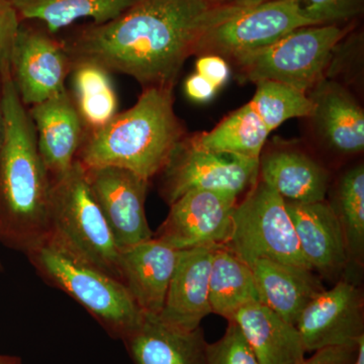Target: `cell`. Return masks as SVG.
Segmentation results:
<instances>
[{"instance_id":"cell-13","label":"cell","mask_w":364,"mask_h":364,"mask_svg":"<svg viewBox=\"0 0 364 364\" xmlns=\"http://www.w3.org/2000/svg\"><path fill=\"white\" fill-rule=\"evenodd\" d=\"M296 327L306 352L355 345L364 336L363 293L352 282L340 280L314 298Z\"/></svg>"},{"instance_id":"cell-23","label":"cell","mask_w":364,"mask_h":364,"mask_svg":"<svg viewBox=\"0 0 364 364\" xmlns=\"http://www.w3.org/2000/svg\"><path fill=\"white\" fill-rule=\"evenodd\" d=\"M21 21H35L57 35L90 18L100 25L114 20L138 0H11Z\"/></svg>"},{"instance_id":"cell-33","label":"cell","mask_w":364,"mask_h":364,"mask_svg":"<svg viewBox=\"0 0 364 364\" xmlns=\"http://www.w3.org/2000/svg\"><path fill=\"white\" fill-rule=\"evenodd\" d=\"M356 348L358 343L348 346L324 347L314 351L315 353L312 358H304L298 364H353Z\"/></svg>"},{"instance_id":"cell-11","label":"cell","mask_w":364,"mask_h":364,"mask_svg":"<svg viewBox=\"0 0 364 364\" xmlns=\"http://www.w3.org/2000/svg\"><path fill=\"white\" fill-rule=\"evenodd\" d=\"M237 200V196L219 191H189L170 205L154 237L177 251L222 247L231 233Z\"/></svg>"},{"instance_id":"cell-6","label":"cell","mask_w":364,"mask_h":364,"mask_svg":"<svg viewBox=\"0 0 364 364\" xmlns=\"http://www.w3.org/2000/svg\"><path fill=\"white\" fill-rule=\"evenodd\" d=\"M223 247L250 267L257 260L268 259L311 269L286 200L259 178L235 205L231 233Z\"/></svg>"},{"instance_id":"cell-8","label":"cell","mask_w":364,"mask_h":364,"mask_svg":"<svg viewBox=\"0 0 364 364\" xmlns=\"http://www.w3.org/2000/svg\"><path fill=\"white\" fill-rule=\"evenodd\" d=\"M259 164L260 159L202 149L186 136L160 173L161 195L169 205L191 191H219L239 198L257 182Z\"/></svg>"},{"instance_id":"cell-35","label":"cell","mask_w":364,"mask_h":364,"mask_svg":"<svg viewBox=\"0 0 364 364\" xmlns=\"http://www.w3.org/2000/svg\"><path fill=\"white\" fill-rule=\"evenodd\" d=\"M272 1V0H226V4H233L237 6H252L263 2Z\"/></svg>"},{"instance_id":"cell-31","label":"cell","mask_w":364,"mask_h":364,"mask_svg":"<svg viewBox=\"0 0 364 364\" xmlns=\"http://www.w3.org/2000/svg\"><path fill=\"white\" fill-rule=\"evenodd\" d=\"M21 20L11 0H0V77L11 74V60Z\"/></svg>"},{"instance_id":"cell-9","label":"cell","mask_w":364,"mask_h":364,"mask_svg":"<svg viewBox=\"0 0 364 364\" xmlns=\"http://www.w3.org/2000/svg\"><path fill=\"white\" fill-rule=\"evenodd\" d=\"M308 26L313 25L299 11L296 0H272L241 6L205 33L196 55H217L236 62Z\"/></svg>"},{"instance_id":"cell-29","label":"cell","mask_w":364,"mask_h":364,"mask_svg":"<svg viewBox=\"0 0 364 364\" xmlns=\"http://www.w3.org/2000/svg\"><path fill=\"white\" fill-rule=\"evenodd\" d=\"M224 336L205 346V364H259L234 321H228Z\"/></svg>"},{"instance_id":"cell-30","label":"cell","mask_w":364,"mask_h":364,"mask_svg":"<svg viewBox=\"0 0 364 364\" xmlns=\"http://www.w3.org/2000/svg\"><path fill=\"white\" fill-rule=\"evenodd\" d=\"M299 11L313 26L336 25L363 11L364 0H296Z\"/></svg>"},{"instance_id":"cell-39","label":"cell","mask_w":364,"mask_h":364,"mask_svg":"<svg viewBox=\"0 0 364 364\" xmlns=\"http://www.w3.org/2000/svg\"><path fill=\"white\" fill-rule=\"evenodd\" d=\"M208 1L213 2V4H226V0H208Z\"/></svg>"},{"instance_id":"cell-17","label":"cell","mask_w":364,"mask_h":364,"mask_svg":"<svg viewBox=\"0 0 364 364\" xmlns=\"http://www.w3.org/2000/svg\"><path fill=\"white\" fill-rule=\"evenodd\" d=\"M178 255L154 236L122 251L123 284L144 315L162 312Z\"/></svg>"},{"instance_id":"cell-27","label":"cell","mask_w":364,"mask_h":364,"mask_svg":"<svg viewBox=\"0 0 364 364\" xmlns=\"http://www.w3.org/2000/svg\"><path fill=\"white\" fill-rule=\"evenodd\" d=\"M343 232L349 263L363 267L364 259V167L359 164L339 179L330 203Z\"/></svg>"},{"instance_id":"cell-14","label":"cell","mask_w":364,"mask_h":364,"mask_svg":"<svg viewBox=\"0 0 364 364\" xmlns=\"http://www.w3.org/2000/svg\"><path fill=\"white\" fill-rule=\"evenodd\" d=\"M37 136L38 149L52 182L75 163L85 129L68 90L28 107Z\"/></svg>"},{"instance_id":"cell-7","label":"cell","mask_w":364,"mask_h":364,"mask_svg":"<svg viewBox=\"0 0 364 364\" xmlns=\"http://www.w3.org/2000/svg\"><path fill=\"white\" fill-rule=\"evenodd\" d=\"M344 35L336 25L303 26L235 63L243 80L277 81L308 93L324 79Z\"/></svg>"},{"instance_id":"cell-16","label":"cell","mask_w":364,"mask_h":364,"mask_svg":"<svg viewBox=\"0 0 364 364\" xmlns=\"http://www.w3.org/2000/svg\"><path fill=\"white\" fill-rule=\"evenodd\" d=\"M299 248L311 269L336 277L348 265L343 232L327 200L311 203L286 202Z\"/></svg>"},{"instance_id":"cell-10","label":"cell","mask_w":364,"mask_h":364,"mask_svg":"<svg viewBox=\"0 0 364 364\" xmlns=\"http://www.w3.org/2000/svg\"><path fill=\"white\" fill-rule=\"evenodd\" d=\"M72 62L61 39L35 21H21L11 60V77L26 107L67 90Z\"/></svg>"},{"instance_id":"cell-19","label":"cell","mask_w":364,"mask_h":364,"mask_svg":"<svg viewBox=\"0 0 364 364\" xmlns=\"http://www.w3.org/2000/svg\"><path fill=\"white\" fill-rule=\"evenodd\" d=\"M313 119L331 149L344 155L364 149V112L350 93L334 81L323 79L310 95Z\"/></svg>"},{"instance_id":"cell-12","label":"cell","mask_w":364,"mask_h":364,"mask_svg":"<svg viewBox=\"0 0 364 364\" xmlns=\"http://www.w3.org/2000/svg\"><path fill=\"white\" fill-rule=\"evenodd\" d=\"M83 168L121 252L153 238L145 213L149 181L119 167Z\"/></svg>"},{"instance_id":"cell-18","label":"cell","mask_w":364,"mask_h":364,"mask_svg":"<svg viewBox=\"0 0 364 364\" xmlns=\"http://www.w3.org/2000/svg\"><path fill=\"white\" fill-rule=\"evenodd\" d=\"M122 342L135 364H205L207 341L200 327L186 331L145 315Z\"/></svg>"},{"instance_id":"cell-32","label":"cell","mask_w":364,"mask_h":364,"mask_svg":"<svg viewBox=\"0 0 364 364\" xmlns=\"http://www.w3.org/2000/svg\"><path fill=\"white\" fill-rule=\"evenodd\" d=\"M196 72L207 79L217 90L226 85L231 74L226 59L217 55H200L196 63Z\"/></svg>"},{"instance_id":"cell-24","label":"cell","mask_w":364,"mask_h":364,"mask_svg":"<svg viewBox=\"0 0 364 364\" xmlns=\"http://www.w3.org/2000/svg\"><path fill=\"white\" fill-rule=\"evenodd\" d=\"M208 299L212 313L228 321L244 306L259 301L252 268L223 246L213 257Z\"/></svg>"},{"instance_id":"cell-4","label":"cell","mask_w":364,"mask_h":364,"mask_svg":"<svg viewBox=\"0 0 364 364\" xmlns=\"http://www.w3.org/2000/svg\"><path fill=\"white\" fill-rule=\"evenodd\" d=\"M25 255L41 279L77 301L112 338L122 341L145 317L123 282L86 259L52 230Z\"/></svg>"},{"instance_id":"cell-5","label":"cell","mask_w":364,"mask_h":364,"mask_svg":"<svg viewBox=\"0 0 364 364\" xmlns=\"http://www.w3.org/2000/svg\"><path fill=\"white\" fill-rule=\"evenodd\" d=\"M50 230L86 259L123 282L121 250L77 160L66 174L51 183Z\"/></svg>"},{"instance_id":"cell-1","label":"cell","mask_w":364,"mask_h":364,"mask_svg":"<svg viewBox=\"0 0 364 364\" xmlns=\"http://www.w3.org/2000/svg\"><path fill=\"white\" fill-rule=\"evenodd\" d=\"M241 6L208 0H138L105 23L60 38L71 62L87 61L136 79L144 88L174 87L203 36Z\"/></svg>"},{"instance_id":"cell-2","label":"cell","mask_w":364,"mask_h":364,"mask_svg":"<svg viewBox=\"0 0 364 364\" xmlns=\"http://www.w3.org/2000/svg\"><path fill=\"white\" fill-rule=\"evenodd\" d=\"M0 243L25 254L49 233L51 181L11 74L0 77Z\"/></svg>"},{"instance_id":"cell-40","label":"cell","mask_w":364,"mask_h":364,"mask_svg":"<svg viewBox=\"0 0 364 364\" xmlns=\"http://www.w3.org/2000/svg\"><path fill=\"white\" fill-rule=\"evenodd\" d=\"M2 269H4V267H2L1 261H0V272H1Z\"/></svg>"},{"instance_id":"cell-26","label":"cell","mask_w":364,"mask_h":364,"mask_svg":"<svg viewBox=\"0 0 364 364\" xmlns=\"http://www.w3.org/2000/svg\"><path fill=\"white\" fill-rule=\"evenodd\" d=\"M269 134L248 102L225 117L212 131L188 139L202 149L260 159Z\"/></svg>"},{"instance_id":"cell-38","label":"cell","mask_w":364,"mask_h":364,"mask_svg":"<svg viewBox=\"0 0 364 364\" xmlns=\"http://www.w3.org/2000/svg\"><path fill=\"white\" fill-rule=\"evenodd\" d=\"M2 135H4V119H2L1 104H0V145H1Z\"/></svg>"},{"instance_id":"cell-25","label":"cell","mask_w":364,"mask_h":364,"mask_svg":"<svg viewBox=\"0 0 364 364\" xmlns=\"http://www.w3.org/2000/svg\"><path fill=\"white\" fill-rule=\"evenodd\" d=\"M70 92L85 132L97 130L111 122L119 102L111 72L92 62L72 63Z\"/></svg>"},{"instance_id":"cell-36","label":"cell","mask_w":364,"mask_h":364,"mask_svg":"<svg viewBox=\"0 0 364 364\" xmlns=\"http://www.w3.org/2000/svg\"><path fill=\"white\" fill-rule=\"evenodd\" d=\"M353 364H364V336L358 340Z\"/></svg>"},{"instance_id":"cell-15","label":"cell","mask_w":364,"mask_h":364,"mask_svg":"<svg viewBox=\"0 0 364 364\" xmlns=\"http://www.w3.org/2000/svg\"><path fill=\"white\" fill-rule=\"evenodd\" d=\"M218 247L179 251L164 306L158 318L178 329L193 331L212 314L208 280L214 252Z\"/></svg>"},{"instance_id":"cell-20","label":"cell","mask_w":364,"mask_h":364,"mask_svg":"<svg viewBox=\"0 0 364 364\" xmlns=\"http://www.w3.org/2000/svg\"><path fill=\"white\" fill-rule=\"evenodd\" d=\"M232 321L240 328L259 364H298L305 358L306 349L296 325L260 301L244 306Z\"/></svg>"},{"instance_id":"cell-3","label":"cell","mask_w":364,"mask_h":364,"mask_svg":"<svg viewBox=\"0 0 364 364\" xmlns=\"http://www.w3.org/2000/svg\"><path fill=\"white\" fill-rule=\"evenodd\" d=\"M184 136L173 87L144 88L131 109L85 132L76 160L85 168L119 167L149 181L161 173Z\"/></svg>"},{"instance_id":"cell-34","label":"cell","mask_w":364,"mask_h":364,"mask_svg":"<svg viewBox=\"0 0 364 364\" xmlns=\"http://www.w3.org/2000/svg\"><path fill=\"white\" fill-rule=\"evenodd\" d=\"M217 90L212 83L208 82L207 79L203 78L196 72L186 78L184 82V92L186 97L193 102H200V104L210 102L215 97Z\"/></svg>"},{"instance_id":"cell-37","label":"cell","mask_w":364,"mask_h":364,"mask_svg":"<svg viewBox=\"0 0 364 364\" xmlns=\"http://www.w3.org/2000/svg\"><path fill=\"white\" fill-rule=\"evenodd\" d=\"M0 364H21V360L16 356L0 355Z\"/></svg>"},{"instance_id":"cell-22","label":"cell","mask_w":364,"mask_h":364,"mask_svg":"<svg viewBox=\"0 0 364 364\" xmlns=\"http://www.w3.org/2000/svg\"><path fill=\"white\" fill-rule=\"evenodd\" d=\"M258 178L289 203L322 202L329 189L327 170L298 150H277L260 157Z\"/></svg>"},{"instance_id":"cell-21","label":"cell","mask_w":364,"mask_h":364,"mask_svg":"<svg viewBox=\"0 0 364 364\" xmlns=\"http://www.w3.org/2000/svg\"><path fill=\"white\" fill-rule=\"evenodd\" d=\"M252 272L259 301L287 322L296 321L311 301L324 291L311 269L260 259Z\"/></svg>"},{"instance_id":"cell-28","label":"cell","mask_w":364,"mask_h":364,"mask_svg":"<svg viewBox=\"0 0 364 364\" xmlns=\"http://www.w3.org/2000/svg\"><path fill=\"white\" fill-rule=\"evenodd\" d=\"M255 95L249 105L268 131L294 117H312L314 102L308 93L277 81L255 83Z\"/></svg>"}]
</instances>
